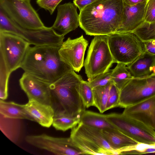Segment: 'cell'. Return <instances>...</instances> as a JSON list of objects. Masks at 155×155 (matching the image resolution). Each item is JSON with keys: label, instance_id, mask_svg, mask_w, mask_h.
I'll use <instances>...</instances> for the list:
<instances>
[{"label": "cell", "instance_id": "cell-35", "mask_svg": "<svg viewBox=\"0 0 155 155\" xmlns=\"http://www.w3.org/2000/svg\"><path fill=\"white\" fill-rule=\"evenodd\" d=\"M153 73H155V68L154 69V70L153 71Z\"/></svg>", "mask_w": 155, "mask_h": 155}, {"label": "cell", "instance_id": "cell-1", "mask_svg": "<svg viewBox=\"0 0 155 155\" xmlns=\"http://www.w3.org/2000/svg\"><path fill=\"white\" fill-rule=\"evenodd\" d=\"M124 0H96L80 12V27L91 36L116 33L122 20Z\"/></svg>", "mask_w": 155, "mask_h": 155}, {"label": "cell", "instance_id": "cell-5", "mask_svg": "<svg viewBox=\"0 0 155 155\" xmlns=\"http://www.w3.org/2000/svg\"><path fill=\"white\" fill-rule=\"evenodd\" d=\"M0 31L9 32L18 35L35 46H60L64 36L59 34L51 27L39 30L22 28L9 19L0 9Z\"/></svg>", "mask_w": 155, "mask_h": 155}, {"label": "cell", "instance_id": "cell-24", "mask_svg": "<svg viewBox=\"0 0 155 155\" xmlns=\"http://www.w3.org/2000/svg\"><path fill=\"white\" fill-rule=\"evenodd\" d=\"M126 65L118 63L111 72V77L113 83L120 90L133 77Z\"/></svg>", "mask_w": 155, "mask_h": 155}, {"label": "cell", "instance_id": "cell-18", "mask_svg": "<svg viewBox=\"0 0 155 155\" xmlns=\"http://www.w3.org/2000/svg\"><path fill=\"white\" fill-rule=\"evenodd\" d=\"M28 114L41 126L49 127L52 125L54 110L51 105L41 103L34 100H29L24 104Z\"/></svg>", "mask_w": 155, "mask_h": 155}, {"label": "cell", "instance_id": "cell-10", "mask_svg": "<svg viewBox=\"0 0 155 155\" xmlns=\"http://www.w3.org/2000/svg\"><path fill=\"white\" fill-rule=\"evenodd\" d=\"M107 118L116 128L138 143L155 144V130L122 113L106 114Z\"/></svg>", "mask_w": 155, "mask_h": 155}, {"label": "cell", "instance_id": "cell-13", "mask_svg": "<svg viewBox=\"0 0 155 155\" xmlns=\"http://www.w3.org/2000/svg\"><path fill=\"white\" fill-rule=\"evenodd\" d=\"M88 44L83 35L74 39L68 38L63 42L59 51L61 60L79 72L84 66L85 53Z\"/></svg>", "mask_w": 155, "mask_h": 155}, {"label": "cell", "instance_id": "cell-4", "mask_svg": "<svg viewBox=\"0 0 155 155\" xmlns=\"http://www.w3.org/2000/svg\"><path fill=\"white\" fill-rule=\"evenodd\" d=\"M70 137L82 154L117 155L105 139L101 130L81 122L71 129Z\"/></svg>", "mask_w": 155, "mask_h": 155}, {"label": "cell", "instance_id": "cell-23", "mask_svg": "<svg viewBox=\"0 0 155 155\" xmlns=\"http://www.w3.org/2000/svg\"><path fill=\"white\" fill-rule=\"evenodd\" d=\"M81 115L72 116L63 111L55 112L52 125L57 130L65 131L80 123Z\"/></svg>", "mask_w": 155, "mask_h": 155}, {"label": "cell", "instance_id": "cell-22", "mask_svg": "<svg viewBox=\"0 0 155 155\" xmlns=\"http://www.w3.org/2000/svg\"><path fill=\"white\" fill-rule=\"evenodd\" d=\"M80 122L101 130L116 128L107 120L106 114L85 110L81 114Z\"/></svg>", "mask_w": 155, "mask_h": 155}, {"label": "cell", "instance_id": "cell-21", "mask_svg": "<svg viewBox=\"0 0 155 155\" xmlns=\"http://www.w3.org/2000/svg\"><path fill=\"white\" fill-rule=\"evenodd\" d=\"M0 114L5 118L12 119H25L34 121L28 114L24 105L12 101L6 102L0 100Z\"/></svg>", "mask_w": 155, "mask_h": 155}, {"label": "cell", "instance_id": "cell-28", "mask_svg": "<svg viewBox=\"0 0 155 155\" xmlns=\"http://www.w3.org/2000/svg\"><path fill=\"white\" fill-rule=\"evenodd\" d=\"M111 71L109 70L105 73L99 74L94 78L88 80V83L93 89L105 87L113 83L111 77Z\"/></svg>", "mask_w": 155, "mask_h": 155}, {"label": "cell", "instance_id": "cell-34", "mask_svg": "<svg viewBox=\"0 0 155 155\" xmlns=\"http://www.w3.org/2000/svg\"><path fill=\"white\" fill-rule=\"evenodd\" d=\"M147 0H124V1L128 5L132 6L143 2Z\"/></svg>", "mask_w": 155, "mask_h": 155}, {"label": "cell", "instance_id": "cell-2", "mask_svg": "<svg viewBox=\"0 0 155 155\" xmlns=\"http://www.w3.org/2000/svg\"><path fill=\"white\" fill-rule=\"evenodd\" d=\"M60 46H30L20 68L44 82L53 83L73 70L61 60L59 52Z\"/></svg>", "mask_w": 155, "mask_h": 155}, {"label": "cell", "instance_id": "cell-30", "mask_svg": "<svg viewBox=\"0 0 155 155\" xmlns=\"http://www.w3.org/2000/svg\"><path fill=\"white\" fill-rule=\"evenodd\" d=\"M144 21L155 22V0H147L144 12Z\"/></svg>", "mask_w": 155, "mask_h": 155}, {"label": "cell", "instance_id": "cell-15", "mask_svg": "<svg viewBox=\"0 0 155 155\" xmlns=\"http://www.w3.org/2000/svg\"><path fill=\"white\" fill-rule=\"evenodd\" d=\"M77 8L71 2L58 6L57 17L51 27L64 36L76 29L80 26L79 15Z\"/></svg>", "mask_w": 155, "mask_h": 155}, {"label": "cell", "instance_id": "cell-6", "mask_svg": "<svg viewBox=\"0 0 155 155\" xmlns=\"http://www.w3.org/2000/svg\"><path fill=\"white\" fill-rule=\"evenodd\" d=\"M114 61L108 43V35L94 36L87 52L84 66L88 80L109 70Z\"/></svg>", "mask_w": 155, "mask_h": 155}, {"label": "cell", "instance_id": "cell-14", "mask_svg": "<svg viewBox=\"0 0 155 155\" xmlns=\"http://www.w3.org/2000/svg\"><path fill=\"white\" fill-rule=\"evenodd\" d=\"M19 82L21 88L26 94L29 100H34L51 106L50 84L25 72L19 79Z\"/></svg>", "mask_w": 155, "mask_h": 155}, {"label": "cell", "instance_id": "cell-19", "mask_svg": "<svg viewBox=\"0 0 155 155\" xmlns=\"http://www.w3.org/2000/svg\"><path fill=\"white\" fill-rule=\"evenodd\" d=\"M127 67L134 78L151 75L155 68V55L145 51Z\"/></svg>", "mask_w": 155, "mask_h": 155}, {"label": "cell", "instance_id": "cell-20", "mask_svg": "<svg viewBox=\"0 0 155 155\" xmlns=\"http://www.w3.org/2000/svg\"><path fill=\"white\" fill-rule=\"evenodd\" d=\"M101 131L105 139L117 155L118 150L138 143L116 128L105 129Z\"/></svg>", "mask_w": 155, "mask_h": 155}, {"label": "cell", "instance_id": "cell-26", "mask_svg": "<svg viewBox=\"0 0 155 155\" xmlns=\"http://www.w3.org/2000/svg\"><path fill=\"white\" fill-rule=\"evenodd\" d=\"M132 32L143 42L155 40V22L150 23L144 21Z\"/></svg>", "mask_w": 155, "mask_h": 155}, {"label": "cell", "instance_id": "cell-25", "mask_svg": "<svg viewBox=\"0 0 155 155\" xmlns=\"http://www.w3.org/2000/svg\"><path fill=\"white\" fill-rule=\"evenodd\" d=\"M112 83L105 87H97L93 89L94 106L97 108L100 113H103L107 110L106 106L109 88L110 85Z\"/></svg>", "mask_w": 155, "mask_h": 155}, {"label": "cell", "instance_id": "cell-31", "mask_svg": "<svg viewBox=\"0 0 155 155\" xmlns=\"http://www.w3.org/2000/svg\"><path fill=\"white\" fill-rule=\"evenodd\" d=\"M63 0H37L36 3L40 7L48 10L51 15L59 4Z\"/></svg>", "mask_w": 155, "mask_h": 155}, {"label": "cell", "instance_id": "cell-8", "mask_svg": "<svg viewBox=\"0 0 155 155\" xmlns=\"http://www.w3.org/2000/svg\"><path fill=\"white\" fill-rule=\"evenodd\" d=\"M31 0H0V9L11 20L20 27L39 30L46 28Z\"/></svg>", "mask_w": 155, "mask_h": 155}, {"label": "cell", "instance_id": "cell-27", "mask_svg": "<svg viewBox=\"0 0 155 155\" xmlns=\"http://www.w3.org/2000/svg\"><path fill=\"white\" fill-rule=\"evenodd\" d=\"M78 90L83 105L85 108L94 106L93 90L88 81L83 80L79 85Z\"/></svg>", "mask_w": 155, "mask_h": 155}, {"label": "cell", "instance_id": "cell-7", "mask_svg": "<svg viewBox=\"0 0 155 155\" xmlns=\"http://www.w3.org/2000/svg\"><path fill=\"white\" fill-rule=\"evenodd\" d=\"M108 37L114 63L128 65L145 51L143 42L132 32L114 33Z\"/></svg>", "mask_w": 155, "mask_h": 155}, {"label": "cell", "instance_id": "cell-29", "mask_svg": "<svg viewBox=\"0 0 155 155\" xmlns=\"http://www.w3.org/2000/svg\"><path fill=\"white\" fill-rule=\"evenodd\" d=\"M120 91L113 83L110 84L106 106L107 110L119 107Z\"/></svg>", "mask_w": 155, "mask_h": 155}, {"label": "cell", "instance_id": "cell-16", "mask_svg": "<svg viewBox=\"0 0 155 155\" xmlns=\"http://www.w3.org/2000/svg\"><path fill=\"white\" fill-rule=\"evenodd\" d=\"M122 113L155 130V95L125 108Z\"/></svg>", "mask_w": 155, "mask_h": 155}, {"label": "cell", "instance_id": "cell-11", "mask_svg": "<svg viewBox=\"0 0 155 155\" xmlns=\"http://www.w3.org/2000/svg\"><path fill=\"white\" fill-rule=\"evenodd\" d=\"M155 95V73L131 79L120 91L119 107L125 108Z\"/></svg>", "mask_w": 155, "mask_h": 155}, {"label": "cell", "instance_id": "cell-33", "mask_svg": "<svg viewBox=\"0 0 155 155\" xmlns=\"http://www.w3.org/2000/svg\"><path fill=\"white\" fill-rule=\"evenodd\" d=\"M96 0H73V3L79 9L80 12L85 7Z\"/></svg>", "mask_w": 155, "mask_h": 155}, {"label": "cell", "instance_id": "cell-32", "mask_svg": "<svg viewBox=\"0 0 155 155\" xmlns=\"http://www.w3.org/2000/svg\"><path fill=\"white\" fill-rule=\"evenodd\" d=\"M145 51L155 55V40H150L143 41Z\"/></svg>", "mask_w": 155, "mask_h": 155}, {"label": "cell", "instance_id": "cell-3", "mask_svg": "<svg viewBox=\"0 0 155 155\" xmlns=\"http://www.w3.org/2000/svg\"><path fill=\"white\" fill-rule=\"evenodd\" d=\"M82 80L80 75L71 70L50 84L51 106L54 112L63 111L76 116L85 110L78 90Z\"/></svg>", "mask_w": 155, "mask_h": 155}, {"label": "cell", "instance_id": "cell-17", "mask_svg": "<svg viewBox=\"0 0 155 155\" xmlns=\"http://www.w3.org/2000/svg\"><path fill=\"white\" fill-rule=\"evenodd\" d=\"M147 1L132 6L124 2L122 20L115 33L132 32L141 24L144 21V9Z\"/></svg>", "mask_w": 155, "mask_h": 155}, {"label": "cell", "instance_id": "cell-9", "mask_svg": "<svg viewBox=\"0 0 155 155\" xmlns=\"http://www.w3.org/2000/svg\"><path fill=\"white\" fill-rule=\"evenodd\" d=\"M30 45L18 35L0 31V58L8 73L20 68Z\"/></svg>", "mask_w": 155, "mask_h": 155}, {"label": "cell", "instance_id": "cell-12", "mask_svg": "<svg viewBox=\"0 0 155 155\" xmlns=\"http://www.w3.org/2000/svg\"><path fill=\"white\" fill-rule=\"evenodd\" d=\"M25 140L34 147L48 150L55 154H82L81 152L74 145L70 137H55L42 134L28 136Z\"/></svg>", "mask_w": 155, "mask_h": 155}]
</instances>
